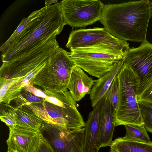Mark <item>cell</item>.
I'll return each instance as SVG.
<instances>
[{
    "mask_svg": "<svg viewBox=\"0 0 152 152\" xmlns=\"http://www.w3.org/2000/svg\"><path fill=\"white\" fill-rule=\"evenodd\" d=\"M60 4L66 24L72 27H84L99 21L104 5L99 0H64Z\"/></svg>",
    "mask_w": 152,
    "mask_h": 152,
    "instance_id": "9",
    "label": "cell"
},
{
    "mask_svg": "<svg viewBox=\"0 0 152 152\" xmlns=\"http://www.w3.org/2000/svg\"><path fill=\"white\" fill-rule=\"evenodd\" d=\"M7 152H9V151H7Z\"/></svg>",
    "mask_w": 152,
    "mask_h": 152,
    "instance_id": "31",
    "label": "cell"
},
{
    "mask_svg": "<svg viewBox=\"0 0 152 152\" xmlns=\"http://www.w3.org/2000/svg\"><path fill=\"white\" fill-rule=\"evenodd\" d=\"M66 25L60 2L41 8L40 12L30 21L2 53V62L10 61L29 52L50 36L59 34Z\"/></svg>",
    "mask_w": 152,
    "mask_h": 152,
    "instance_id": "2",
    "label": "cell"
},
{
    "mask_svg": "<svg viewBox=\"0 0 152 152\" xmlns=\"http://www.w3.org/2000/svg\"><path fill=\"white\" fill-rule=\"evenodd\" d=\"M104 96L89 113L84 127L85 136L83 152H99L98 141L102 112Z\"/></svg>",
    "mask_w": 152,
    "mask_h": 152,
    "instance_id": "13",
    "label": "cell"
},
{
    "mask_svg": "<svg viewBox=\"0 0 152 152\" xmlns=\"http://www.w3.org/2000/svg\"><path fill=\"white\" fill-rule=\"evenodd\" d=\"M15 111L18 126L39 131L43 120L32 110L22 106L13 107Z\"/></svg>",
    "mask_w": 152,
    "mask_h": 152,
    "instance_id": "18",
    "label": "cell"
},
{
    "mask_svg": "<svg viewBox=\"0 0 152 152\" xmlns=\"http://www.w3.org/2000/svg\"><path fill=\"white\" fill-rule=\"evenodd\" d=\"M18 96L26 102L30 103L39 102L42 101L43 99V98L37 96L23 89Z\"/></svg>",
    "mask_w": 152,
    "mask_h": 152,
    "instance_id": "27",
    "label": "cell"
},
{
    "mask_svg": "<svg viewBox=\"0 0 152 152\" xmlns=\"http://www.w3.org/2000/svg\"><path fill=\"white\" fill-rule=\"evenodd\" d=\"M22 78H7L0 77V103L1 102L5 95L10 88Z\"/></svg>",
    "mask_w": 152,
    "mask_h": 152,
    "instance_id": "25",
    "label": "cell"
},
{
    "mask_svg": "<svg viewBox=\"0 0 152 152\" xmlns=\"http://www.w3.org/2000/svg\"><path fill=\"white\" fill-rule=\"evenodd\" d=\"M68 52L76 66L99 78L112 70L126 53L118 50L91 47L78 48Z\"/></svg>",
    "mask_w": 152,
    "mask_h": 152,
    "instance_id": "6",
    "label": "cell"
},
{
    "mask_svg": "<svg viewBox=\"0 0 152 152\" xmlns=\"http://www.w3.org/2000/svg\"><path fill=\"white\" fill-rule=\"evenodd\" d=\"M122 60L136 78L137 96L152 78V44L147 42L137 48H130Z\"/></svg>",
    "mask_w": 152,
    "mask_h": 152,
    "instance_id": "11",
    "label": "cell"
},
{
    "mask_svg": "<svg viewBox=\"0 0 152 152\" xmlns=\"http://www.w3.org/2000/svg\"><path fill=\"white\" fill-rule=\"evenodd\" d=\"M137 101L142 100L152 104V78L137 96Z\"/></svg>",
    "mask_w": 152,
    "mask_h": 152,
    "instance_id": "26",
    "label": "cell"
},
{
    "mask_svg": "<svg viewBox=\"0 0 152 152\" xmlns=\"http://www.w3.org/2000/svg\"><path fill=\"white\" fill-rule=\"evenodd\" d=\"M110 152H152V142H145L118 137L112 141Z\"/></svg>",
    "mask_w": 152,
    "mask_h": 152,
    "instance_id": "17",
    "label": "cell"
},
{
    "mask_svg": "<svg viewBox=\"0 0 152 152\" xmlns=\"http://www.w3.org/2000/svg\"><path fill=\"white\" fill-rule=\"evenodd\" d=\"M30 85V82L25 77H22L10 88L1 102H4L7 104H9L11 101L15 100L17 98L25 86Z\"/></svg>",
    "mask_w": 152,
    "mask_h": 152,
    "instance_id": "20",
    "label": "cell"
},
{
    "mask_svg": "<svg viewBox=\"0 0 152 152\" xmlns=\"http://www.w3.org/2000/svg\"><path fill=\"white\" fill-rule=\"evenodd\" d=\"M6 110L2 109L0 111V118L1 121L5 123L8 127L16 125L15 113L13 107Z\"/></svg>",
    "mask_w": 152,
    "mask_h": 152,
    "instance_id": "24",
    "label": "cell"
},
{
    "mask_svg": "<svg viewBox=\"0 0 152 152\" xmlns=\"http://www.w3.org/2000/svg\"><path fill=\"white\" fill-rule=\"evenodd\" d=\"M105 95L115 112L118 107L119 97V85L117 76Z\"/></svg>",
    "mask_w": 152,
    "mask_h": 152,
    "instance_id": "23",
    "label": "cell"
},
{
    "mask_svg": "<svg viewBox=\"0 0 152 152\" xmlns=\"http://www.w3.org/2000/svg\"><path fill=\"white\" fill-rule=\"evenodd\" d=\"M95 80L75 66L72 71L67 89L75 101L79 102L86 95L90 94Z\"/></svg>",
    "mask_w": 152,
    "mask_h": 152,
    "instance_id": "14",
    "label": "cell"
},
{
    "mask_svg": "<svg viewBox=\"0 0 152 152\" xmlns=\"http://www.w3.org/2000/svg\"><path fill=\"white\" fill-rule=\"evenodd\" d=\"M138 102L144 126L147 131L152 133V104L142 100Z\"/></svg>",
    "mask_w": 152,
    "mask_h": 152,
    "instance_id": "21",
    "label": "cell"
},
{
    "mask_svg": "<svg viewBox=\"0 0 152 152\" xmlns=\"http://www.w3.org/2000/svg\"><path fill=\"white\" fill-rule=\"evenodd\" d=\"M39 131L54 152H83L84 127L69 129L43 121Z\"/></svg>",
    "mask_w": 152,
    "mask_h": 152,
    "instance_id": "7",
    "label": "cell"
},
{
    "mask_svg": "<svg viewBox=\"0 0 152 152\" xmlns=\"http://www.w3.org/2000/svg\"><path fill=\"white\" fill-rule=\"evenodd\" d=\"M152 2L148 0L104 4L99 20L114 37L126 41L147 42Z\"/></svg>",
    "mask_w": 152,
    "mask_h": 152,
    "instance_id": "1",
    "label": "cell"
},
{
    "mask_svg": "<svg viewBox=\"0 0 152 152\" xmlns=\"http://www.w3.org/2000/svg\"><path fill=\"white\" fill-rule=\"evenodd\" d=\"M75 66L68 52L57 48L51 52L46 65L30 85L39 86L53 93L64 91L67 89L72 71Z\"/></svg>",
    "mask_w": 152,
    "mask_h": 152,
    "instance_id": "3",
    "label": "cell"
},
{
    "mask_svg": "<svg viewBox=\"0 0 152 152\" xmlns=\"http://www.w3.org/2000/svg\"><path fill=\"white\" fill-rule=\"evenodd\" d=\"M25 91L32 93L35 95L45 99L47 95L42 91L34 86L33 85H30L25 86L23 88Z\"/></svg>",
    "mask_w": 152,
    "mask_h": 152,
    "instance_id": "28",
    "label": "cell"
},
{
    "mask_svg": "<svg viewBox=\"0 0 152 152\" xmlns=\"http://www.w3.org/2000/svg\"><path fill=\"white\" fill-rule=\"evenodd\" d=\"M6 141L10 152H35L41 139L39 131L17 126L9 127Z\"/></svg>",
    "mask_w": 152,
    "mask_h": 152,
    "instance_id": "12",
    "label": "cell"
},
{
    "mask_svg": "<svg viewBox=\"0 0 152 152\" xmlns=\"http://www.w3.org/2000/svg\"><path fill=\"white\" fill-rule=\"evenodd\" d=\"M124 126L126 130L124 138L140 142H151L144 124H126Z\"/></svg>",
    "mask_w": 152,
    "mask_h": 152,
    "instance_id": "19",
    "label": "cell"
},
{
    "mask_svg": "<svg viewBox=\"0 0 152 152\" xmlns=\"http://www.w3.org/2000/svg\"><path fill=\"white\" fill-rule=\"evenodd\" d=\"M55 34L27 53L10 61L3 62L0 69V77L7 78L23 77L36 70L43 68L51 52L59 47Z\"/></svg>",
    "mask_w": 152,
    "mask_h": 152,
    "instance_id": "5",
    "label": "cell"
},
{
    "mask_svg": "<svg viewBox=\"0 0 152 152\" xmlns=\"http://www.w3.org/2000/svg\"><path fill=\"white\" fill-rule=\"evenodd\" d=\"M58 0H45V6L51 5L52 4H56L58 2Z\"/></svg>",
    "mask_w": 152,
    "mask_h": 152,
    "instance_id": "30",
    "label": "cell"
},
{
    "mask_svg": "<svg viewBox=\"0 0 152 152\" xmlns=\"http://www.w3.org/2000/svg\"><path fill=\"white\" fill-rule=\"evenodd\" d=\"M122 60L110 71L95 80L90 94V99L93 108L105 96L114 78L120 71L124 64Z\"/></svg>",
    "mask_w": 152,
    "mask_h": 152,
    "instance_id": "16",
    "label": "cell"
},
{
    "mask_svg": "<svg viewBox=\"0 0 152 152\" xmlns=\"http://www.w3.org/2000/svg\"><path fill=\"white\" fill-rule=\"evenodd\" d=\"M41 10V8L32 12L27 18H23L18 27L9 38L3 44L0 48V51L3 53L5 52L8 49L10 43L25 28L30 21Z\"/></svg>",
    "mask_w": 152,
    "mask_h": 152,
    "instance_id": "22",
    "label": "cell"
},
{
    "mask_svg": "<svg viewBox=\"0 0 152 152\" xmlns=\"http://www.w3.org/2000/svg\"><path fill=\"white\" fill-rule=\"evenodd\" d=\"M22 106L32 110L43 121L65 126L69 129L85 127V123L77 107L64 108L45 101L30 103L26 101Z\"/></svg>",
    "mask_w": 152,
    "mask_h": 152,
    "instance_id": "10",
    "label": "cell"
},
{
    "mask_svg": "<svg viewBox=\"0 0 152 152\" xmlns=\"http://www.w3.org/2000/svg\"><path fill=\"white\" fill-rule=\"evenodd\" d=\"M117 77L119 85V97L115 112V126L143 125L137 100L138 83L136 78L130 69L124 64Z\"/></svg>",
    "mask_w": 152,
    "mask_h": 152,
    "instance_id": "4",
    "label": "cell"
},
{
    "mask_svg": "<svg viewBox=\"0 0 152 152\" xmlns=\"http://www.w3.org/2000/svg\"><path fill=\"white\" fill-rule=\"evenodd\" d=\"M66 46L70 50L95 47L117 50L125 53L130 49L126 41L114 37L104 28H101L72 31Z\"/></svg>",
    "mask_w": 152,
    "mask_h": 152,
    "instance_id": "8",
    "label": "cell"
},
{
    "mask_svg": "<svg viewBox=\"0 0 152 152\" xmlns=\"http://www.w3.org/2000/svg\"><path fill=\"white\" fill-rule=\"evenodd\" d=\"M35 152H54L50 145L43 140L40 139Z\"/></svg>",
    "mask_w": 152,
    "mask_h": 152,
    "instance_id": "29",
    "label": "cell"
},
{
    "mask_svg": "<svg viewBox=\"0 0 152 152\" xmlns=\"http://www.w3.org/2000/svg\"><path fill=\"white\" fill-rule=\"evenodd\" d=\"M105 96L99 126L98 141L100 148L110 146L115 126V111Z\"/></svg>",
    "mask_w": 152,
    "mask_h": 152,
    "instance_id": "15",
    "label": "cell"
}]
</instances>
